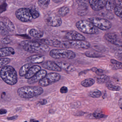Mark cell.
I'll use <instances>...</instances> for the list:
<instances>
[{
	"instance_id": "cell-1",
	"label": "cell",
	"mask_w": 122,
	"mask_h": 122,
	"mask_svg": "<svg viewBox=\"0 0 122 122\" xmlns=\"http://www.w3.org/2000/svg\"><path fill=\"white\" fill-rule=\"evenodd\" d=\"M48 46L56 48L74 49H88L90 43L85 41H62L54 39H49L48 41Z\"/></svg>"
},
{
	"instance_id": "cell-2",
	"label": "cell",
	"mask_w": 122,
	"mask_h": 122,
	"mask_svg": "<svg viewBox=\"0 0 122 122\" xmlns=\"http://www.w3.org/2000/svg\"><path fill=\"white\" fill-rule=\"evenodd\" d=\"M21 46L23 49L31 53H43L48 52V46L39 41H24L21 42Z\"/></svg>"
},
{
	"instance_id": "cell-3",
	"label": "cell",
	"mask_w": 122,
	"mask_h": 122,
	"mask_svg": "<svg viewBox=\"0 0 122 122\" xmlns=\"http://www.w3.org/2000/svg\"><path fill=\"white\" fill-rule=\"evenodd\" d=\"M43 89L41 86H26L18 88L17 90L18 95L23 99H30L41 95Z\"/></svg>"
},
{
	"instance_id": "cell-4",
	"label": "cell",
	"mask_w": 122,
	"mask_h": 122,
	"mask_svg": "<svg viewBox=\"0 0 122 122\" xmlns=\"http://www.w3.org/2000/svg\"><path fill=\"white\" fill-rule=\"evenodd\" d=\"M0 76L4 82L10 85H14L18 81L16 71L13 67L10 65H6L1 68Z\"/></svg>"
},
{
	"instance_id": "cell-5",
	"label": "cell",
	"mask_w": 122,
	"mask_h": 122,
	"mask_svg": "<svg viewBox=\"0 0 122 122\" xmlns=\"http://www.w3.org/2000/svg\"><path fill=\"white\" fill-rule=\"evenodd\" d=\"M77 28L81 32L89 34H97L99 33L98 28L91 22L86 20H82L77 22Z\"/></svg>"
},
{
	"instance_id": "cell-6",
	"label": "cell",
	"mask_w": 122,
	"mask_h": 122,
	"mask_svg": "<svg viewBox=\"0 0 122 122\" xmlns=\"http://www.w3.org/2000/svg\"><path fill=\"white\" fill-rule=\"evenodd\" d=\"M49 56L55 59H72L76 57V54L71 50L64 49H54L50 51Z\"/></svg>"
},
{
	"instance_id": "cell-7",
	"label": "cell",
	"mask_w": 122,
	"mask_h": 122,
	"mask_svg": "<svg viewBox=\"0 0 122 122\" xmlns=\"http://www.w3.org/2000/svg\"><path fill=\"white\" fill-rule=\"evenodd\" d=\"M61 76L56 72L47 74L41 80L38 82V84L41 87H46L60 80Z\"/></svg>"
},
{
	"instance_id": "cell-8",
	"label": "cell",
	"mask_w": 122,
	"mask_h": 122,
	"mask_svg": "<svg viewBox=\"0 0 122 122\" xmlns=\"http://www.w3.org/2000/svg\"><path fill=\"white\" fill-rule=\"evenodd\" d=\"M89 20L97 28L103 30H107L111 28V23L106 19L98 18H91Z\"/></svg>"
},
{
	"instance_id": "cell-9",
	"label": "cell",
	"mask_w": 122,
	"mask_h": 122,
	"mask_svg": "<svg viewBox=\"0 0 122 122\" xmlns=\"http://www.w3.org/2000/svg\"><path fill=\"white\" fill-rule=\"evenodd\" d=\"M16 15L19 20L23 22H29L33 19L31 9L28 8H21L18 9L16 11Z\"/></svg>"
},
{
	"instance_id": "cell-10",
	"label": "cell",
	"mask_w": 122,
	"mask_h": 122,
	"mask_svg": "<svg viewBox=\"0 0 122 122\" xmlns=\"http://www.w3.org/2000/svg\"><path fill=\"white\" fill-rule=\"evenodd\" d=\"M105 38L107 41L112 44L122 47V41L115 33H109L105 35Z\"/></svg>"
},
{
	"instance_id": "cell-11",
	"label": "cell",
	"mask_w": 122,
	"mask_h": 122,
	"mask_svg": "<svg viewBox=\"0 0 122 122\" xmlns=\"http://www.w3.org/2000/svg\"><path fill=\"white\" fill-rule=\"evenodd\" d=\"M65 37L69 41H85V37L75 31H70L66 33Z\"/></svg>"
},
{
	"instance_id": "cell-12",
	"label": "cell",
	"mask_w": 122,
	"mask_h": 122,
	"mask_svg": "<svg viewBox=\"0 0 122 122\" xmlns=\"http://www.w3.org/2000/svg\"><path fill=\"white\" fill-rule=\"evenodd\" d=\"M46 22L47 25L52 27H59L62 23L61 18L59 16L55 15L48 17L46 19Z\"/></svg>"
},
{
	"instance_id": "cell-13",
	"label": "cell",
	"mask_w": 122,
	"mask_h": 122,
	"mask_svg": "<svg viewBox=\"0 0 122 122\" xmlns=\"http://www.w3.org/2000/svg\"><path fill=\"white\" fill-rule=\"evenodd\" d=\"M43 68L48 70L56 72H61L62 69L57 64L52 61H47L42 64Z\"/></svg>"
},
{
	"instance_id": "cell-14",
	"label": "cell",
	"mask_w": 122,
	"mask_h": 122,
	"mask_svg": "<svg viewBox=\"0 0 122 122\" xmlns=\"http://www.w3.org/2000/svg\"><path fill=\"white\" fill-rule=\"evenodd\" d=\"M89 2L91 8L96 11L102 9L106 3L105 0H89Z\"/></svg>"
},
{
	"instance_id": "cell-15",
	"label": "cell",
	"mask_w": 122,
	"mask_h": 122,
	"mask_svg": "<svg viewBox=\"0 0 122 122\" xmlns=\"http://www.w3.org/2000/svg\"><path fill=\"white\" fill-rule=\"evenodd\" d=\"M47 74V71L44 70H41L38 72L33 77L28 79L27 82L29 84H34L37 82H39L43 79Z\"/></svg>"
},
{
	"instance_id": "cell-16",
	"label": "cell",
	"mask_w": 122,
	"mask_h": 122,
	"mask_svg": "<svg viewBox=\"0 0 122 122\" xmlns=\"http://www.w3.org/2000/svg\"><path fill=\"white\" fill-rule=\"evenodd\" d=\"M45 57L41 55H34L27 58L26 62L31 64H40L43 62Z\"/></svg>"
},
{
	"instance_id": "cell-17",
	"label": "cell",
	"mask_w": 122,
	"mask_h": 122,
	"mask_svg": "<svg viewBox=\"0 0 122 122\" xmlns=\"http://www.w3.org/2000/svg\"><path fill=\"white\" fill-rule=\"evenodd\" d=\"M41 70V67L39 65H34L31 66L25 76L26 79H29L33 77L38 72Z\"/></svg>"
},
{
	"instance_id": "cell-18",
	"label": "cell",
	"mask_w": 122,
	"mask_h": 122,
	"mask_svg": "<svg viewBox=\"0 0 122 122\" xmlns=\"http://www.w3.org/2000/svg\"><path fill=\"white\" fill-rule=\"evenodd\" d=\"M15 54L14 49L11 47H6L0 49V57L1 58L9 56Z\"/></svg>"
},
{
	"instance_id": "cell-19",
	"label": "cell",
	"mask_w": 122,
	"mask_h": 122,
	"mask_svg": "<svg viewBox=\"0 0 122 122\" xmlns=\"http://www.w3.org/2000/svg\"><path fill=\"white\" fill-rule=\"evenodd\" d=\"M1 21L3 23L9 31L11 32L14 30L15 27L13 24L8 18L6 17H2L1 18Z\"/></svg>"
},
{
	"instance_id": "cell-20",
	"label": "cell",
	"mask_w": 122,
	"mask_h": 122,
	"mask_svg": "<svg viewBox=\"0 0 122 122\" xmlns=\"http://www.w3.org/2000/svg\"><path fill=\"white\" fill-rule=\"evenodd\" d=\"M57 64L64 70L69 72H73L75 71V67L72 65L64 62H60L57 63Z\"/></svg>"
},
{
	"instance_id": "cell-21",
	"label": "cell",
	"mask_w": 122,
	"mask_h": 122,
	"mask_svg": "<svg viewBox=\"0 0 122 122\" xmlns=\"http://www.w3.org/2000/svg\"><path fill=\"white\" fill-rule=\"evenodd\" d=\"M32 66V64L29 63L26 64L22 66L19 71V76L21 77L25 76L30 68Z\"/></svg>"
},
{
	"instance_id": "cell-22",
	"label": "cell",
	"mask_w": 122,
	"mask_h": 122,
	"mask_svg": "<svg viewBox=\"0 0 122 122\" xmlns=\"http://www.w3.org/2000/svg\"><path fill=\"white\" fill-rule=\"evenodd\" d=\"M29 34L31 36L36 38H41L43 36V32L41 31L32 29L29 31Z\"/></svg>"
},
{
	"instance_id": "cell-23",
	"label": "cell",
	"mask_w": 122,
	"mask_h": 122,
	"mask_svg": "<svg viewBox=\"0 0 122 122\" xmlns=\"http://www.w3.org/2000/svg\"><path fill=\"white\" fill-rule=\"evenodd\" d=\"M116 5L117 4L115 0H107L105 6L107 10L111 11L114 10Z\"/></svg>"
},
{
	"instance_id": "cell-24",
	"label": "cell",
	"mask_w": 122,
	"mask_h": 122,
	"mask_svg": "<svg viewBox=\"0 0 122 122\" xmlns=\"http://www.w3.org/2000/svg\"><path fill=\"white\" fill-rule=\"evenodd\" d=\"M85 55L87 57L91 58H100L103 56V55L101 54L93 51H86Z\"/></svg>"
},
{
	"instance_id": "cell-25",
	"label": "cell",
	"mask_w": 122,
	"mask_h": 122,
	"mask_svg": "<svg viewBox=\"0 0 122 122\" xmlns=\"http://www.w3.org/2000/svg\"><path fill=\"white\" fill-rule=\"evenodd\" d=\"M95 83V81L92 78H88L83 80L81 82V84L85 87H89L93 85Z\"/></svg>"
},
{
	"instance_id": "cell-26",
	"label": "cell",
	"mask_w": 122,
	"mask_h": 122,
	"mask_svg": "<svg viewBox=\"0 0 122 122\" xmlns=\"http://www.w3.org/2000/svg\"><path fill=\"white\" fill-rule=\"evenodd\" d=\"M109 80V77L105 75H100L96 78L97 82L99 84L107 83Z\"/></svg>"
},
{
	"instance_id": "cell-27",
	"label": "cell",
	"mask_w": 122,
	"mask_h": 122,
	"mask_svg": "<svg viewBox=\"0 0 122 122\" xmlns=\"http://www.w3.org/2000/svg\"><path fill=\"white\" fill-rule=\"evenodd\" d=\"M110 62L113 65V69H122V62L114 60V59H111L110 60Z\"/></svg>"
},
{
	"instance_id": "cell-28",
	"label": "cell",
	"mask_w": 122,
	"mask_h": 122,
	"mask_svg": "<svg viewBox=\"0 0 122 122\" xmlns=\"http://www.w3.org/2000/svg\"><path fill=\"white\" fill-rule=\"evenodd\" d=\"M69 12V9L67 6H64L62 7L58 11V14L60 16H66Z\"/></svg>"
},
{
	"instance_id": "cell-29",
	"label": "cell",
	"mask_w": 122,
	"mask_h": 122,
	"mask_svg": "<svg viewBox=\"0 0 122 122\" xmlns=\"http://www.w3.org/2000/svg\"><path fill=\"white\" fill-rule=\"evenodd\" d=\"M0 34L2 36H5L9 34V31L7 29L5 26L4 24L2 21H0Z\"/></svg>"
},
{
	"instance_id": "cell-30",
	"label": "cell",
	"mask_w": 122,
	"mask_h": 122,
	"mask_svg": "<svg viewBox=\"0 0 122 122\" xmlns=\"http://www.w3.org/2000/svg\"><path fill=\"white\" fill-rule=\"evenodd\" d=\"M115 15L120 18H122V6L119 4L116 5L114 10Z\"/></svg>"
},
{
	"instance_id": "cell-31",
	"label": "cell",
	"mask_w": 122,
	"mask_h": 122,
	"mask_svg": "<svg viewBox=\"0 0 122 122\" xmlns=\"http://www.w3.org/2000/svg\"><path fill=\"white\" fill-rule=\"evenodd\" d=\"M50 0H38V4L42 8H47L49 4Z\"/></svg>"
},
{
	"instance_id": "cell-32",
	"label": "cell",
	"mask_w": 122,
	"mask_h": 122,
	"mask_svg": "<svg viewBox=\"0 0 122 122\" xmlns=\"http://www.w3.org/2000/svg\"><path fill=\"white\" fill-rule=\"evenodd\" d=\"M11 61V59L8 58H1L0 59V67L1 68L6 66Z\"/></svg>"
},
{
	"instance_id": "cell-33",
	"label": "cell",
	"mask_w": 122,
	"mask_h": 122,
	"mask_svg": "<svg viewBox=\"0 0 122 122\" xmlns=\"http://www.w3.org/2000/svg\"><path fill=\"white\" fill-rule=\"evenodd\" d=\"M106 85L107 88L111 91H119L120 90V87L119 86L113 85L111 83H108Z\"/></svg>"
},
{
	"instance_id": "cell-34",
	"label": "cell",
	"mask_w": 122,
	"mask_h": 122,
	"mask_svg": "<svg viewBox=\"0 0 122 122\" xmlns=\"http://www.w3.org/2000/svg\"><path fill=\"white\" fill-rule=\"evenodd\" d=\"M101 92L98 90L91 92L89 93L90 96L91 97H93V98H99L101 97Z\"/></svg>"
},
{
	"instance_id": "cell-35",
	"label": "cell",
	"mask_w": 122,
	"mask_h": 122,
	"mask_svg": "<svg viewBox=\"0 0 122 122\" xmlns=\"http://www.w3.org/2000/svg\"><path fill=\"white\" fill-rule=\"evenodd\" d=\"M77 3L80 6H88V0H76Z\"/></svg>"
},
{
	"instance_id": "cell-36",
	"label": "cell",
	"mask_w": 122,
	"mask_h": 122,
	"mask_svg": "<svg viewBox=\"0 0 122 122\" xmlns=\"http://www.w3.org/2000/svg\"><path fill=\"white\" fill-rule=\"evenodd\" d=\"M31 10L32 15L33 16V18L35 19L37 18L39 16V14L38 11L34 9H31Z\"/></svg>"
},
{
	"instance_id": "cell-37",
	"label": "cell",
	"mask_w": 122,
	"mask_h": 122,
	"mask_svg": "<svg viewBox=\"0 0 122 122\" xmlns=\"http://www.w3.org/2000/svg\"><path fill=\"white\" fill-rule=\"evenodd\" d=\"M90 70L97 74L99 75L100 74H102L104 72V70H103L101 69H98L96 67H92Z\"/></svg>"
},
{
	"instance_id": "cell-38",
	"label": "cell",
	"mask_w": 122,
	"mask_h": 122,
	"mask_svg": "<svg viewBox=\"0 0 122 122\" xmlns=\"http://www.w3.org/2000/svg\"><path fill=\"white\" fill-rule=\"evenodd\" d=\"M0 42L1 43L4 44H10L11 42V41L8 38H3L1 39Z\"/></svg>"
},
{
	"instance_id": "cell-39",
	"label": "cell",
	"mask_w": 122,
	"mask_h": 122,
	"mask_svg": "<svg viewBox=\"0 0 122 122\" xmlns=\"http://www.w3.org/2000/svg\"><path fill=\"white\" fill-rule=\"evenodd\" d=\"M93 116L97 119H100V118H103L105 117V115L103 114H101L98 112H95L93 114Z\"/></svg>"
},
{
	"instance_id": "cell-40",
	"label": "cell",
	"mask_w": 122,
	"mask_h": 122,
	"mask_svg": "<svg viewBox=\"0 0 122 122\" xmlns=\"http://www.w3.org/2000/svg\"><path fill=\"white\" fill-rule=\"evenodd\" d=\"M68 91V89L67 87L63 86L61 87L60 89V92L62 94H65L67 93Z\"/></svg>"
},
{
	"instance_id": "cell-41",
	"label": "cell",
	"mask_w": 122,
	"mask_h": 122,
	"mask_svg": "<svg viewBox=\"0 0 122 122\" xmlns=\"http://www.w3.org/2000/svg\"><path fill=\"white\" fill-rule=\"evenodd\" d=\"M17 118H18V116H14L11 117H8L7 119L8 120H14L16 119Z\"/></svg>"
},
{
	"instance_id": "cell-42",
	"label": "cell",
	"mask_w": 122,
	"mask_h": 122,
	"mask_svg": "<svg viewBox=\"0 0 122 122\" xmlns=\"http://www.w3.org/2000/svg\"><path fill=\"white\" fill-rule=\"evenodd\" d=\"M39 103L42 105L46 104L47 103V101L46 100H43L39 102Z\"/></svg>"
},
{
	"instance_id": "cell-43",
	"label": "cell",
	"mask_w": 122,
	"mask_h": 122,
	"mask_svg": "<svg viewBox=\"0 0 122 122\" xmlns=\"http://www.w3.org/2000/svg\"><path fill=\"white\" fill-rule=\"evenodd\" d=\"M7 112V111L6 110L4 109H1L0 110V114L1 115L4 114H5Z\"/></svg>"
},
{
	"instance_id": "cell-44",
	"label": "cell",
	"mask_w": 122,
	"mask_h": 122,
	"mask_svg": "<svg viewBox=\"0 0 122 122\" xmlns=\"http://www.w3.org/2000/svg\"><path fill=\"white\" fill-rule=\"evenodd\" d=\"M52 0L54 3H59L61 2L63 0Z\"/></svg>"
},
{
	"instance_id": "cell-45",
	"label": "cell",
	"mask_w": 122,
	"mask_h": 122,
	"mask_svg": "<svg viewBox=\"0 0 122 122\" xmlns=\"http://www.w3.org/2000/svg\"><path fill=\"white\" fill-rule=\"evenodd\" d=\"M30 122H39L38 121L34 119H31L30 120Z\"/></svg>"
},
{
	"instance_id": "cell-46",
	"label": "cell",
	"mask_w": 122,
	"mask_h": 122,
	"mask_svg": "<svg viewBox=\"0 0 122 122\" xmlns=\"http://www.w3.org/2000/svg\"><path fill=\"white\" fill-rule=\"evenodd\" d=\"M5 0H0V2L1 3H3Z\"/></svg>"
},
{
	"instance_id": "cell-47",
	"label": "cell",
	"mask_w": 122,
	"mask_h": 122,
	"mask_svg": "<svg viewBox=\"0 0 122 122\" xmlns=\"http://www.w3.org/2000/svg\"><path fill=\"white\" fill-rule=\"evenodd\" d=\"M121 36H122V33H121Z\"/></svg>"
},
{
	"instance_id": "cell-48",
	"label": "cell",
	"mask_w": 122,
	"mask_h": 122,
	"mask_svg": "<svg viewBox=\"0 0 122 122\" xmlns=\"http://www.w3.org/2000/svg\"></svg>"
},
{
	"instance_id": "cell-49",
	"label": "cell",
	"mask_w": 122,
	"mask_h": 122,
	"mask_svg": "<svg viewBox=\"0 0 122 122\" xmlns=\"http://www.w3.org/2000/svg\"></svg>"
},
{
	"instance_id": "cell-50",
	"label": "cell",
	"mask_w": 122,
	"mask_h": 122,
	"mask_svg": "<svg viewBox=\"0 0 122 122\" xmlns=\"http://www.w3.org/2000/svg\"></svg>"
}]
</instances>
